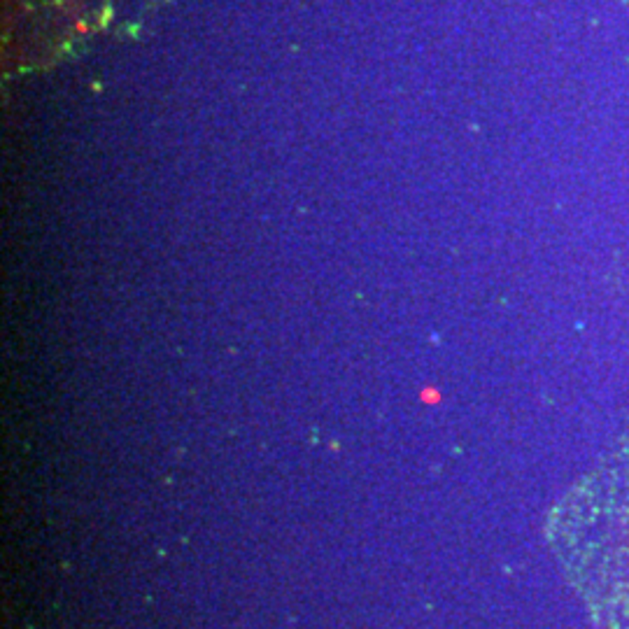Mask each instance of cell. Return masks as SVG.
<instances>
[{"label": "cell", "mask_w": 629, "mask_h": 629, "mask_svg": "<svg viewBox=\"0 0 629 629\" xmlns=\"http://www.w3.org/2000/svg\"><path fill=\"white\" fill-rule=\"evenodd\" d=\"M555 546L587 606L629 627V485L571 494L555 515Z\"/></svg>", "instance_id": "cell-1"}]
</instances>
